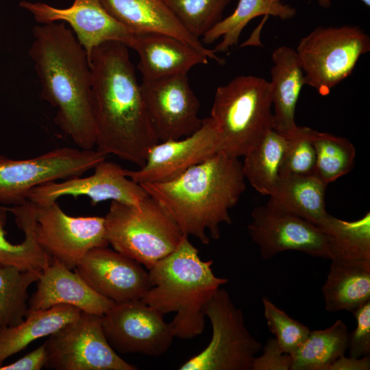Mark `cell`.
<instances>
[{
  "instance_id": "6da1fadb",
  "label": "cell",
  "mask_w": 370,
  "mask_h": 370,
  "mask_svg": "<svg viewBox=\"0 0 370 370\" xmlns=\"http://www.w3.org/2000/svg\"><path fill=\"white\" fill-rule=\"evenodd\" d=\"M97 150L142 166L159 142L150 123L128 47L108 41L88 56Z\"/></svg>"
},
{
  "instance_id": "7a4b0ae2",
  "label": "cell",
  "mask_w": 370,
  "mask_h": 370,
  "mask_svg": "<svg viewBox=\"0 0 370 370\" xmlns=\"http://www.w3.org/2000/svg\"><path fill=\"white\" fill-rule=\"evenodd\" d=\"M29 55L41 97L56 109L54 122L82 149L95 146L91 103L92 72L87 53L64 23H40L32 29Z\"/></svg>"
},
{
  "instance_id": "3957f363",
  "label": "cell",
  "mask_w": 370,
  "mask_h": 370,
  "mask_svg": "<svg viewBox=\"0 0 370 370\" xmlns=\"http://www.w3.org/2000/svg\"><path fill=\"white\" fill-rule=\"evenodd\" d=\"M238 158L217 152L178 178L164 183L141 184L175 221L184 235L204 244L221 236L220 224L232 223L229 214L245 190Z\"/></svg>"
},
{
  "instance_id": "277c9868",
  "label": "cell",
  "mask_w": 370,
  "mask_h": 370,
  "mask_svg": "<svg viewBox=\"0 0 370 370\" xmlns=\"http://www.w3.org/2000/svg\"><path fill=\"white\" fill-rule=\"evenodd\" d=\"M212 260L204 261L184 235L177 247L149 270L151 288L141 299L162 314L175 312L170 323L175 337L193 338L205 327V306L227 279L214 275Z\"/></svg>"
},
{
  "instance_id": "5b68a950",
  "label": "cell",
  "mask_w": 370,
  "mask_h": 370,
  "mask_svg": "<svg viewBox=\"0 0 370 370\" xmlns=\"http://www.w3.org/2000/svg\"><path fill=\"white\" fill-rule=\"evenodd\" d=\"M217 138V152L244 156L273 130L270 82L255 75L238 76L217 87L210 116Z\"/></svg>"
},
{
  "instance_id": "8992f818",
  "label": "cell",
  "mask_w": 370,
  "mask_h": 370,
  "mask_svg": "<svg viewBox=\"0 0 370 370\" xmlns=\"http://www.w3.org/2000/svg\"><path fill=\"white\" fill-rule=\"evenodd\" d=\"M104 219L108 245L148 270L173 252L184 236L166 210L150 196L138 204L112 201Z\"/></svg>"
},
{
  "instance_id": "52a82bcc",
  "label": "cell",
  "mask_w": 370,
  "mask_h": 370,
  "mask_svg": "<svg viewBox=\"0 0 370 370\" xmlns=\"http://www.w3.org/2000/svg\"><path fill=\"white\" fill-rule=\"evenodd\" d=\"M306 85L322 96L353 72L360 57L370 51V38L356 25L317 27L295 49Z\"/></svg>"
},
{
  "instance_id": "ba28073f",
  "label": "cell",
  "mask_w": 370,
  "mask_h": 370,
  "mask_svg": "<svg viewBox=\"0 0 370 370\" xmlns=\"http://www.w3.org/2000/svg\"><path fill=\"white\" fill-rule=\"evenodd\" d=\"M205 316L212 326L210 343L180 370H249L262 349L261 343L249 332L242 310L228 292L219 288L205 306Z\"/></svg>"
},
{
  "instance_id": "9c48e42d",
  "label": "cell",
  "mask_w": 370,
  "mask_h": 370,
  "mask_svg": "<svg viewBox=\"0 0 370 370\" xmlns=\"http://www.w3.org/2000/svg\"><path fill=\"white\" fill-rule=\"evenodd\" d=\"M93 149L68 147L56 148L27 159L0 155V203L24 204L35 187L58 180L82 176L106 159Z\"/></svg>"
},
{
  "instance_id": "30bf717a",
  "label": "cell",
  "mask_w": 370,
  "mask_h": 370,
  "mask_svg": "<svg viewBox=\"0 0 370 370\" xmlns=\"http://www.w3.org/2000/svg\"><path fill=\"white\" fill-rule=\"evenodd\" d=\"M45 368L55 370H136L110 345L100 316L81 312L44 343Z\"/></svg>"
},
{
  "instance_id": "8fae6325",
  "label": "cell",
  "mask_w": 370,
  "mask_h": 370,
  "mask_svg": "<svg viewBox=\"0 0 370 370\" xmlns=\"http://www.w3.org/2000/svg\"><path fill=\"white\" fill-rule=\"evenodd\" d=\"M34 230L43 250L71 270L90 250L109 245L104 217L68 215L58 201L34 204Z\"/></svg>"
},
{
  "instance_id": "7c38bea8",
  "label": "cell",
  "mask_w": 370,
  "mask_h": 370,
  "mask_svg": "<svg viewBox=\"0 0 370 370\" xmlns=\"http://www.w3.org/2000/svg\"><path fill=\"white\" fill-rule=\"evenodd\" d=\"M163 316L140 299L115 304L101 319L106 338L116 353L158 357L169 350L175 337Z\"/></svg>"
},
{
  "instance_id": "4fadbf2b",
  "label": "cell",
  "mask_w": 370,
  "mask_h": 370,
  "mask_svg": "<svg viewBox=\"0 0 370 370\" xmlns=\"http://www.w3.org/2000/svg\"><path fill=\"white\" fill-rule=\"evenodd\" d=\"M140 88L159 142L188 136L201 127L199 101L189 84L187 74L143 79Z\"/></svg>"
},
{
  "instance_id": "5bb4252c",
  "label": "cell",
  "mask_w": 370,
  "mask_h": 370,
  "mask_svg": "<svg viewBox=\"0 0 370 370\" xmlns=\"http://www.w3.org/2000/svg\"><path fill=\"white\" fill-rule=\"evenodd\" d=\"M251 216L247 232L263 259H271L286 251L329 259V236L318 226L298 217L273 211L266 205L256 207Z\"/></svg>"
},
{
  "instance_id": "9a60e30c",
  "label": "cell",
  "mask_w": 370,
  "mask_h": 370,
  "mask_svg": "<svg viewBox=\"0 0 370 370\" xmlns=\"http://www.w3.org/2000/svg\"><path fill=\"white\" fill-rule=\"evenodd\" d=\"M127 171L119 164L105 159L94 167V173L90 176L49 182L34 188L28 200L34 204H45L64 196H86L92 206L108 200L138 204L149 195L140 184L127 175Z\"/></svg>"
},
{
  "instance_id": "2e32d148",
  "label": "cell",
  "mask_w": 370,
  "mask_h": 370,
  "mask_svg": "<svg viewBox=\"0 0 370 370\" xmlns=\"http://www.w3.org/2000/svg\"><path fill=\"white\" fill-rule=\"evenodd\" d=\"M19 5L39 23L64 21L75 33L88 58L95 47L108 41H118L132 48L135 34L114 18L101 0H74L64 8L43 2L21 1Z\"/></svg>"
},
{
  "instance_id": "e0dca14e",
  "label": "cell",
  "mask_w": 370,
  "mask_h": 370,
  "mask_svg": "<svg viewBox=\"0 0 370 370\" xmlns=\"http://www.w3.org/2000/svg\"><path fill=\"white\" fill-rule=\"evenodd\" d=\"M74 271L96 293L116 304L140 300L151 288L149 273L141 264L108 246L90 250Z\"/></svg>"
},
{
  "instance_id": "ac0fdd59",
  "label": "cell",
  "mask_w": 370,
  "mask_h": 370,
  "mask_svg": "<svg viewBox=\"0 0 370 370\" xmlns=\"http://www.w3.org/2000/svg\"><path fill=\"white\" fill-rule=\"evenodd\" d=\"M217 152V134L210 118H206L191 135L155 144L145 164L137 170H127V175L139 184L170 182Z\"/></svg>"
},
{
  "instance_id": "d6986e66",
  "label": "cell",
  "mask_w": 370,
  "mask_h": 370,
  "mask_svg": "<svg viewBox=\"0 0 370 370\" xmlns=\"http://www.w3.org/2000/svg\"><path fill=\"white\" fill-rule=\"evenodd\" d=\"M115 304L96 293L75 271L52 258L41 271L36 290L29 299L28 311L69 305L101 317Z\"/></svg>"
},
{
  "instance_id": "ffe728a7",
  "label": "cell",
  "mask_w": 370,
  "mask_h": 370,
  "mask_svg": "<svg viewBox=\"0 0 370 370\" xmlns=\"http://www.w3.org/2000/svg\"><path fill=\"white\" fill-rule=\"evenodd\" d=\"M106 10L134 34L162 33L175 37L220 65L225 63L214 49L189 34L162 0H101Z\"/></svg>"
},
{
  "instance_id": "44dd1931",
  "label": "cell",
  "mask_w": 370,
  "mask_h": 370,
  "mask_svg": "<svg viewBox=\"0 0 370 370\" xmlns=\"http://www.w3.org/2000/svg\"><path fill=\"white\" fill-rule=\"evenodd\" d=\"M34 204L0 206V262L21 270L42 271L51 258L38 244L34 230Z\"/></svg>"
},
{
  "instance_id": "7402d4cb",
  "label": "cell",
  "mask_w": 370,
  "mask_h": 370,
  "mask_svg": "<svg viewBox=\"0 0 370 370\" xmlns=\"http://www.w3.org/2000/svg\"><path fill=\"white\" fill-rule=\"evenodd\" d=\"M132 49L138 55V69L144 80L188 74L209 60L180 39L162 33L135 34Z\"/></svg>"
},
{
  "instance_id": "603a6c76",
  "label": "cell",
  "mask_w": 370,
  "mask_h": 370,
  "mask_svg": "<svg viewBox=\"0 0 370 370\" xmlns=\"http://www.w3.org/2000/svg\"><path fill=\"white\" fill-rule=\"evenodd\" d=\"M273 63L269 82L272 92L273 130L288 138L298 130L295 119L296 106L305 83L304 73L295 49L277 47L272 53Z\"/></svg>"
},
{
  "instance_id": "cb8c5ba5",
  "label": "cell",
  "mask_w": 370,
  "mask_h": 370,
  "mask_svg": "<svg viewBox=\"0 0 370 370\" xmlns=\"http://www.w3.org/2000/svg\"><path fill=\"white\" fill-rule=\"evenodd\" d=\"M328 184L315 175L280 177L267 207L301 218L320 227L330 216L325 209Z\"/></svg>"
},
{
  "instance_id": "d4e9b609",
  "label": "cell",
  "mask_w": 370,
  "mask_h": 370,
  "mask_svg": "<svg viewBox=\"0 0 370 370\" xmlns=\"http://www.w3.org/2000/svg\"><path fill=\"white\" fill-rule=\"evenodd\" d=\"M331 261L322 286L325 308L352 312L370 300V260Z\"/></svg>"
},
{
  "instance_id": "484cf974",
  "label": "cell",
  "mask_w": 370,
  "mask_h": 370,
  "mask_svg": "<svg viewBox=\"0 0 370 370\" xmlns=\"http://www.w3.org/2000/svg\"><path fill=\"white\" fill-rule=\"evenodd\" d=\"M82 310L69 305H57L45 310L27 311L20 324L0 331V367L4 361L32 342L47 336L77 319Z\"/></svg>"
},
{
  "instance_id": "4316f807",
  "label": "cell",
  "mask_w": 370,
  "mask_h": 370,
  "mask_svg": "<svg viewBox=\"0 0 370 370\" xmlns=\"http://www.w3.org/2000/svg\"><path fill=\"white\" fill-rule=\"evenodd\" d=\"M295 14L296 9L281 0H239L234 11L222 18L201 38V41L204 45H210L221 38L214 51L226 53L238 44L243 29L254 18L272 16L288 20Z\"/></svg>"
},
{
  "instance_id": "83f0119b",
  "label": "cell",
  "mask_w": 370,
  "mask_h": 370,
  "mask_svg": "<svg viewBox=\"0 0 370 370\" xmlns=\"http://www.w3.org/2000/svg\"><path fill=\"white\" fill-rule=\"evenodd\" d=\"M348 339V328L341 319L325 329L310 330L291 354V370H329L335 360L345 355Z\"/></svg>"
},
{
  "instance_id": "f1b7e54d",
  "label": "cell",
  "mask_w": 370,
  "mask_h": 370,
  "mask_svg": "<svg viewBox=\"0 0 370 370\" xmlns=\"http://www.w3.org/2000/svg\"><path fill=\"white\" fill-rule=\"evenodd\" d=\"M287 138L269 131L243 157L245 178L260 194H272L280 178V168Z\"/></svg>"
},
{
  "instance_id": "f546056e",
  "label": "cell",
  "mask_w": 370,
  "mask_h": 370,
  "mask_svg": "<svg viewBox=\"0 0 370 370\" xmlns=\"http://www.w3.org/2000/svg\"><path fill=\"white\" fill-rule=\"evenodd\" d=\"M320 228L329 236L331 260H370V213L355 221L330 214Z\"/></svg>"
},
{
  "instance_id": "4dcf8cb0",
  "label": "cell",
  "mask_w": 370,
  "mask_h": 370,
  "mask_svg": "<svg viewBox=\"0 0 370 370\" xmlns=\"http://www.w3.org/2000/svg\"><path fill=\"white\" fill-rule=\"evenodd\" d=\"M40 273L0 262V331L23 322L28 311V288Z\"/></svg>"
},
{
  "instance_id": "1f68e13d",
  "label": "cell",
  "mask_w": 370,
  "mask_h": 370,
  "mask_svg": "<svg viewBox=\"0 0 370 370\" xmlns=\"http://www.w3.org/2000/svg\"><path fill=\"white\" fill-rule=\"evenodd\" d=\"M312 142L316 152L314 175L323 182H334L354 167L356 149L346 138L314 130Z\"/></svg>"
},
{
  "instance_id": "d6a6232c",
  "label": "cell",
  "mask_w": 370,
  "mask_h": 370,
  "mask_svg": "<svg viewBox=\"0 0 370 370\" xmlns=\"http://www.w3.org/2000/svg\"><path fill=\"white\" fill-rule=\"evenodd\" d=\"M182 26L201 40L223 18L231 0H162Z\"/></svg>"
},
{
  "instance_id": "836d02e7",
  "label": "cell",
  "mask_w": 370,
  "mask_h": 370,
  "mask_svg": "<svg viewBox=\"0 0 370 370\" xmlns=\"http://www.w3.org/2000/svg\"><path fill=\"white\" fill-rule=\"evenodd\" d=\"M314 132L313 129L299 126L297 132L287 138L280 177L314 175L316 152L312 142Z\"/></svg>"
},
{
  "instance_id": "e575fe53",
  "label": "cell",
  "mask_w": 370,
  "mask_h": 370,
  "mask_svg": "<svg viewBox=\"0 0 370 370\" xmlns=\"http://www.w3.org/2000/svg\"><path fill=\"white\" fill-rule=\"evenodd\" d=\"M262 302L268 330L275 335L280 349L291 354L306 339L310 330L279 308L269 298L263 297Z\"/></svg>"
},
{
  "instance_id": "d590c367",
  "label": "cell",
  "mask_w": 370,
  "mask_h": 370,
  "mask_svg": "<svg viewBox=\"0 0 370 370\" xmlns=\"http://www.w3.org/2000/svg\"><path fill=\"white\" fill-rule=\"evenodd\" d=\"M356 320V327L349 334V356L360 358L370 353V300L352 312Z\"/></svg>"
},
{
  "instance_id": "8d00e7d4",
  "label": "cell",
  "mask_w": 370,
  "mask_h": 370,
  "mask_svg": "<svg viewBox=\"0 0 370 370\" xmlns=\"http://www.w3.org/2000/svg\"><path fill=\"white\" fill-rule=\"evenodd\" d=\"M262 349V354L256 356L252 362L251 370H291L292 358L284 352L275 338L267 339Z\"/></svg>"
},
{
  "instance_id": "74e56055",
  "label": "cell",
  "mask_w": 370,
  "mask_h": 370,
  "mask_svg": "<svg viewBox=\"0 0 370 370\" xmlns=\"http://www.w3.org/2000/svg\"><path fill=\"white\" fill-rule=\"evenodd\" d=\"M46 352L44 343L20 359L0 367V370H40L45 367Z\"/></svg>"
},
{
  "instance_id": "f35d334b",
  "label": "cell",
  "mask_w": 370,
  "mask_h": 370,
  "mask_svg": "<svg viewBox=\"0 0 370 370\" xmlns=\"http://www.w3.org/2000/svg\"><path fill=\"white\" fill-rule=\"evenodd\" d=\"M370 357L369 355L354 358H347L345 355L335 360L329 370H369Z\"/></svg>"
},
{
  "instance_id": "ab89813d",
  "label": "cell",
  "mask_w": 370,
  "mask_h": 370,
  "mask_svg": "<svg viewBox=\"0 0 370 370\" xmlns=\"http://www.w3.org/2000/svg\"><path fill=\"white\" fill-rule=\"evenodd\" d=\"M332 0H319V3L324 8H328L331 5Z\"/></svg>"
},
{
  "instance_id": "60d3db41",
  "label": "cell",
  "mask_w": 370,
  "mask_h": 370,
  "mask_svg": "<svg viewBox=\"0 0 370 370\" xmlns=\"http://www.w3.org/2000/svg\"><path fill=\"white\" fill-rule=\"evenodd\" d=\"M366 6H370V0H360Z\"/></svg>"
}]
</instances>
